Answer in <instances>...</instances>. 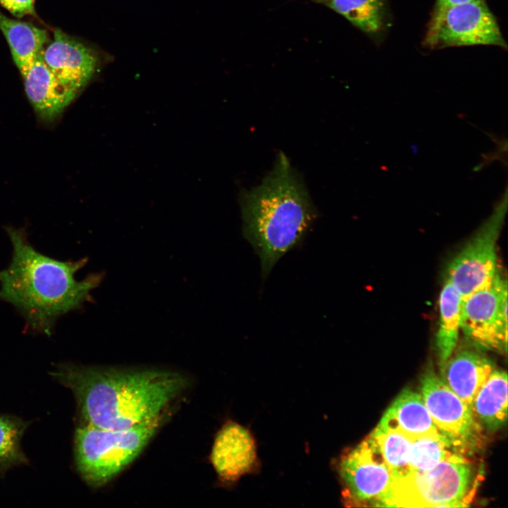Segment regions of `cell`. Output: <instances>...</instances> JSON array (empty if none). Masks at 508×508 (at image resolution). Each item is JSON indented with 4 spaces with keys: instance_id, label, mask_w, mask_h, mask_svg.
<instances>
[{
    "instance_id": "5bb4252c",
    "label": "cell",
    "mask_w": 508,
    "mask_h": 508,
    "mask_svg": "<svg viewBox=\"0 0 508 508\" xmlns=\"http://www.w3.org/2000/svg\"><path fill=\"white\" fill-rule=\"evenodd\" d=\"M440 369L442 381L471 407L473 398L494 366L479 350L464 349L453 352L440 365Z\"/></svg>"
},
{
    "instance_id": "8fae6325",
    "label": "cell",
    "mask_w": 508,
    "mask_h": 508,
    "mask_svg": "<svg viewBox=\"0 0 508 508\" xmlns=\"http://www.w3.org/2000/svg\"><path fill=\"white\" fill-rule=\"evenodd\" d=\"M210 462L222 485H231L252 472L258 464L257 447L252 433L228 420L215 435Z\"/></svg>"
},
{
    "instance_id": "2e32d148",
    "label": "cell",
    "mask_w": 508,
    "mask_h": 508,
    "mask_svg": "<svg viewBox=\"0 0 508 508\" xmlns=\"http://www.w3.org/2000/svg\"><path fill=\"white\" fill-rule=\"evenodd\" d=\"M473 417L481 429L494 432L505 423L507 411V375L493 370L471 404Z\"/></svg>"
},
{
    "instance_id": "277c9868",
    "label": "cell",
    "mask_w": 508,
    "mask_h": 508,
    "mask_svg": "<svg viewBox=\"0 0 508 508\" xmlns=\"http://www.w3.org/2000/svg\"><path fill=\"white\" fill-rule=\"evenodd\" d=\"M164 418V415L121 430L80 425L75 432L74 449L83 479L94 488L108 483L140 455Z\"/></svg>"
},
{
    "instance_id": "9a60e30c",
    "label": "cell",
    "mask_w": 508,
    "mask_h": 508,
    "mask_svg": "<svg viewBox=\"0 0 508 508\" xmlns=\"http://www.w3.org/2000/svg\"><path fill=\"white\" fill-rule=\"evenodd\" d=\"M377 425L399 430L413 439L440 434L421 394L410 389L401 392Z\"/></svg>"
},
{
    "instance_id": "5b68a950",
    "label": "cell",
    "mask_w": 508,
    "mask_h": 508,
    "mask_svg": "<svg viewBox=\"0 0 508 508\" xmlns=\"http://www.w3.org/2000/svg\"><path fill=\"white\" fill-rule=\"evenodd\" d=\"M474 469L464 455L434 467L393 478L375 506L392 507H465L473 497Z\"/></svg>"
},
{
    "instance_id": "44dd1931",
    "label": "cell",
    "mask_w": 508,
    "mask_h": 508,
    "mask_svg": "<svg viewBox=\"0 0 508 508\" xmlns=\"http://www.w3.org/2000/svg\"><path fill=\"white\" fill-rule=\"evenodd\" d=\"M464 454L441 434L416 437L411 447L410 471L429 469L441 461Z\"/></svg>"
},
{
    "instance_id": "ac0fdd59",
    "label": "cell",
    "mask_w": 508,
    "mask_h": 508,
    "mask_svg": "<svg viewBox=\"0 0 508 508\" xmlns=\"http://www.w3.org/2000/svg\"><path fill=\"white\" fill-rule=\"evenodd\" d=\"M462 296L445 279L439 298V322L436 334V349L440 365L454 351L461 322Z\"/></svg>"
},
{
    "instance_id": "4fadbf2b",
    "label": "cell",
    "mask_w": 508,
    "mask_h": 508,
    "mask_svg": "<svg viewBox=\"0 0 508 508\" xmlns=\"http://www.w3.org/2000/svg\"><path fill=\"white\" fill-rule=\"evenodd\" d=\"M42 51L22 77L26 95L36 114L44 121H52L72 102L77 92L64 85L49 68Z\"/></svg>"
},
{
    "instance_id": "d6986e66",
    "label": "cell",
    "mask_w": 508,
    "mask_h": 508,
    "mask_svg": "<svg viewBox=\"0 0 508 508\" xmlns=\"http://www.w3.org/2000/svg\"><path fill=\"white\" fill-rule=\"evenodd\" d=\"M323 5L346 18L368 34L378 32L385 23L384 0H311Z\"/></svg>"
},
{
    "instance_id": "6da1fadb",
    "label": "cell",
    "mask_w": 508,
    "mask_h": 508,
    "mask_svg": "<svg viewBox=\"0 0 508 508\" xmlns=\"http://www.w3.org/2000/svg\"><path fill=\"white\" fill-rule=\"evenodd\" d=\"M71 389L85 423L121 430L164 415L188 386L182 374L154 368L61 364L52 373Z\"/></svg>"
},
{
    "instance_id": "7402d4cb",
    "label": "cell",
    "mask_w": 508,
    "mask_h": 508,
    "mask_svg": "<svg viewBox=\"0 0 508 508\" xmlns=\"http://www.w3.org/2000/svg\"><path fill=\"white\" fill-rule=\"evenodd\" d=\"M28 424L21 419L0 416V469L27 464L28 459L20 449V441Z\"/></svg>"
},
{
    "instance_id": "9c48e42d",
    "label": "cell",
    "mask_w": 508,
    "mask_h": 508,
    "mask_svg": "<svg viewBox=\"0 0 508 508\" xmlns=\"http://www.w3.org/2000/svg\"><path fill=\"white\" fill-rule=\"evenodd\" d=\"M339 471L345 501L355 504L375 505L392 480L389 468L370 436L341 457Z\"/></svg>"
},
{
    "instance_id": "e0dca14e",
    "label": "cell",
    "mask_w": 508,
    "mask_h": 508,
    "mask_svg": "<svg viewBox=\"0 0 508 508\" xmlns=\"http://www.w3.org/2000/svg\"><path fill=\"white\" fill-rule=\"evenodd\" d=\"M0 30L10 47L13 60L23 75L48 42L45 30L5 16L0 11Z\"/></svg>"
},
{
    "instance_id": "8992f818",
    "label": "cell",
    "mask_w": 508,
    "mask_h": 508,
    "mask_svg": "<svg viewBox=\"0 0 508 508\" xmlns=\"http://www.w3.org/2000/svg\"><path fill=\"white\" fill-rule=\"evenodd\" d=\"M424 44L430 48L494 45L507 49L497 20L484 0L433 11Z\"/></svg>"
},
{
    "instance_id": "30bf717a",
    "label": "cell",
    "mask_w": 508,
    "mask_h": 508,
    "mask_svg": "<svg viewBox=\"0 0 508 508\" xmlns=\"http://www.w3.org/2000/svg\"><path fill=\"white\" fill-rule=\"evenodd\" d=\"M502 219L488 222L452 260L447 279L462 297L489 284L497 274V241Z\"/></svg>"
},
{
    "instance_id": "3957f363",
    "label": "cell",
    "mask_w": 508,
    "mask_h": 508,
    "mask_svg": "<svg viewBox=\"0 0 508 508\" xmlns=\"http://www.w3.org/2000/svg\"><path fill=\"white\" fill-rule=\"evenodd\" d=\"M240 203L243 235L258 255L265 279L279 260L302 242L317 211L282 152L260 185L243 192Z\"/></svg>"
},
{
    "instance_id": "ffe728a7",
    "label": "cell",
    "mask_w": 508,
    "mask_h": 508,
    "mask_svg": "<svg viewBox=\"0 0 508 508\" xmlns=\"http://www.w3.org/2000/svg\"><path fill=\"white\" fill-rule=\"evenodd\" d=\"M377 445L389 468L392 479L410 471L413 438L397 430L377 425L369 435Z\"/></svg>"
},
{
    "instance_id": "cb8c5ba5",
    "label": "cell",
    "mask_w": 508,
    "mask_h": 508,
    "mask_svg": "<svg viewBox=\"0 0 508 508\" xmlns=\"http://www.w3.org/2000/svg\"><path fill=\"white\" fill-rule=\"evenodd\" d=\"M473 0H437L434 11H440L446 7L451 6L456 4H459Z\"/></svg>"
},
{
    "instance_id": "7a4b0ae2",
    "label": "cell",
    "mask_w": 508,
    "mask_h": 508,
    "mask_svg": "<svg viewBox=\"0 0 508 508\" xmlns=\"http://www.w3.org/2000/svg\"><path fill=\"white\" fill-rule=\"evenodd\" d=\"M13 246L8 266L0 272V300L13 305L28 327L50 335L58 318L90 301L103 278L95 273L80 281L75 273L87 259L60 261L37 251L23 230L7 227Z\"/></svg>"
},
{
    "instance_id": "7c38bea8",
    "label": "cell",
    "mask_w": 508,
    "mask_h": 508,
    "mask_svg": "<svg viewBox=\"0 0 508 508\" xmlns=\"http://www.w3.org/2000/svg\"><path fill=\"white\" fill-rule=\"evenodd\" d=\"M42 57L56 77L77 93L90 80L99 63L95 50L59 28L44 48Z\"/></svg>"
},
{
    "instance_id": "52a82bcc",
    "label": "cell",
    "mask_w": 508,
    "mask_h": 508,
    "mask_svg": "<svg viewBox=\"0 0 508 508\" xmlns=\"http://www.w3.org/2000/svg\"><path fill=\"white\" fill-rule=\"evenodd\" d=\"M461 330L478 349L506 351L507 284L497 272L487 286L462 297Z\"/></svg>"
},
{
    "instance_id": "603a6c76",
    "label": "cell",
    "mask_w": 508,
    "mask_h": 508,
    "mask_svg": "<svg viewBox=\"0 0 508 508\" xmlns=\"http://www.w3.org/2000/svg\"><path fill=\"white\" fill-rule=\"evenodd\" d=\"M0 5L17 18L36 16L35 0H0Z\"/></svg>"
},
{
    "instance_id": "ba28073f",
    "label": "cell",
    "mask_w": 508,
    "mask_h": 508,
    "mask_svg": "<svg viewBox=\"0 0 508 508\" xmlns=\"http://www.w3.org/2000/svg\"><path fill=\"white\" fill-rule=\"evenodd\" d=\"M421 395L440 433L464 452L475 447L482 429L471 407L428 368L421 380Z\"/></svg>"
}]
</instances>
